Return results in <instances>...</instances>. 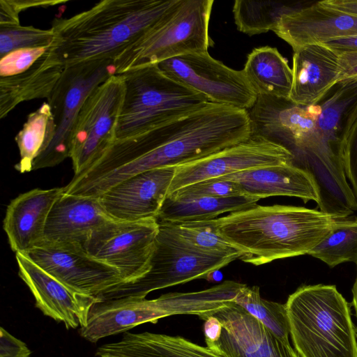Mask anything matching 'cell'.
Masks as SVG:
<instances>
[{
	"instance_id": "30",
	"label": "cell",
	"mask_w": 357,
	"mask_h": 357,
	"mask_svg": "<svg viewBox=\"0 0 357 357\" xmlns=\"http://www.w3.org/2000/svg\"><path fill=\"white\" fill-rule=\"evenodd\" d=\"M214 220L160 223L186 245L199 252L240 259L241 251L218 232Z\"/></svg>"
},
{
	"instance_id": "40",
	"label": "cell",
	"mask_w": 357,
	"mask_h": 357,
	"mask_svg": "<svg viewBox=\"0 0 357 357\" xmlns=\"http://www.w3.org/2000/svg\"><path fill=\"white\" fill-rule=\"evenodd\" d=\"M200 319L204 321V333L206 344L216 342L220 338L222 329L220 320L212 314L201 317Z\"/></svg>"
},
{
	"instance_id": "39",
	"label": "cell",
	"mask_w": 357,
	"mask_h": 357,
	"mask_svg": "<svg viewBox=\"0 0 357 357\" xmlns=\"http://www.w3.org/2000/svg\"><path fill=\"white\" fill-rule=\"evenodd\" d=\"M340 81L357 75V50L339 52Z\"/></svg>"
},
{
	"instance_id": "36",
	"label": "cell",
	"mask_w": 357,
	"mask_h": 357,
	"mask_svg": "<svg viewBox=\"0 0 357 357\" xmlns=\"http://www.w3.org/2000/svg\"><path fill=\"white\" fill-rule=\"evenodd\" d=\"M66 1L59 0H1L0 27L20 25V13L29 8H47Z\"/></svg>"
},
{
	"instance_id": "42",
	"label": "cell",
	"mask_w": 357,
	"mask_h": 357,
	"mask_svg": "<svg viewBox=\"0 0 357 357\" xmlns=\"http://www.w3.org/2000/svg\"><path fill=\"white\" fill-rule=\"evenodd\" d=\"M324 44L338 52L355 51L357 50V35L337 38Z\"/></svg>"
},
{
	"instance_id": "15",
	"label": "cell",
	"mask_w": 357,
	"mask_h": 357,
	"mask_svg": "<svg viewBox=\"0 0 357 357\" xmlns=\"http://www.w3.org/2000/svg\"><path fill=\"white\" fill-rule=\"evenodd\" d=\"M37 265L73 289L97 297L123 282L120 272L76 244L43 241L24 253Z\"/></svg>"
},
{
	"instance_id": "34",
	"label": "cell",
	"mask_w": 357,
	"mask_h": 357,
	"mask_svg": "<svg viewBox=\"0 0 357 357\" xmlns=\"http://www.w3.org/2000/svg\"><path fill=\"white\" fill-rule=\"evenodd\" d=\"M56 38L51 28L41 29L21 24L0 27V57L18 50L48 45Z\"/></svg>"
},
{
	"instance_id": "13",
	"label": "cell",
	"mask_w": 357,
	"mask_h": 357,
	"mask_svg": "<svg viewBox=\"0 0 357 357\" xmlns=\"http://www.w3.org/2000/svg\"><path fill=\"white\" fill-rule=\"evenodd\" d=\"M158 231L155 218L112 219L93 231L84 249L93 257L116 268L126 282L148 271Z\"/></svg>"
},
{
	"instance_id": "1",
	"label": "cell",
	"mask_w": 357,
	"mask_h": 357,
	"mask_svg": "<svg viewBox=\"0 0 357 357\" xmlns=\"http://www.w3.org/2000/svg\"><path fill=\"white\" fill-rule=\"evenodd\" d=\"M247 110L210 102L183 117L116 140L76 176L79 192L99 197L119 183L150 169L177 167L250 138Z\"/></svg>"
},
{
	"instance_id": "7",
	"label": "cell",
	"mask_w": 357,
	"mask_h": 357,
	"mask_svg": "<svg viewBox=\"0 0 357 357\" xmlns=\"http://www.w3.org/2000/svg\"><path fill=\"white\" fill-rule=\"evenodd\" d=\"M213 3V0H178L152 28L117 57L114 61L117 75L140 66L208 52Z\"/></svg>"
},
{
	"instance_id": "11",
	"label": "cell",
	"mask_w": 357,
	"mask_h": 357,
	"mask_svg": "<svg viewBox=\"0 0 357 357\" xmlns=\"http://www.w3.org/2000/svg\"><path fill=\"white\" fill-rule=\"evenodd\" d=\"M59 45L57 36L48 45L15 50L1 58V119L23 102L50 98L66 68Z\"/></svg>"
},
{
	"instance_id": "22",
	"label": "cell",
	"mask_w": 357,
	"mask_h": 357,
	"mask_svg": "<svg viewBox=\"0 0 357 357\" xmlns=\"http://www.w3.org/2000/svg\"><path fill=\"white\" fill-rule=\"evenodd\" d=\"M231 181L240 187L243 195L258 200L273 196L301 199L304 203L320 204L318 186L310 174L291 163L250 169L217 178Z\"/></svg>"
},
{
	"instance_id": "27",
	"label": "cell",
	"mask_w": 357,
	"mask_h": 357,
	"mask_svg": "<svg viewBox=\"0 0 357 357\" xmlns=\"http://www.w3.org/2000/svg\"><path fill=\"white\" fill-rule=\"evenodd\" d=\"M243 71L257 96L289 98L292 69L275 47L255 48L248 55Z\"/></svg>"
},
{
	"instance_id": "4",
	"label": "cell",
	"mask_w": 357,
	"mask_h": 357,
	"mask_svg": "<svg viewBox=\"0 0 357 357\" xmlns=\"http://www.w3.org/2000/svg\"><path fill=\"white\" fill-rule=\"evenodd\" d=\"M178 0H104L68 18H55L66 67L113 60L152 28Z\"/></svg>"
},
{
	"instance_id": "33",
	"label": "cell",
	"mask_w": 357,
	"mask_h": 357,
	"mask_svg": "<svg viewBox=\"0 0 357 357\" xmlns=\"http://www.w3.org/2000/svg\"><path fill=\"white\" fill-rule=\"evenodd\" d=\"M259 321L275 337L286 344L289 342V325L284 304L263 298L257 286L244 285L234 301Z\"/></svg>"
},
{
	"instance_id": "29",
	"label": "cell",
	"mask_w": 357,
	"mask_h": 357,
	"mask_svg": "<svg viewBox=\"0 0 357 357\" xmlns=\"http://www.w3.org/2000/svg\"><path fill=\"white\" fill-rule=\"evenodd\" d=\"M56 128L52 107L47 102L27 116L22 129L15 137L20 153V160L15 165L17 171L26 173L33 169L35 160L52 141Z\"/></svg>"
},
{
	"instance_id": "26",
	"label": "cell",
	"mask_w": 357,
	"mask_h": 357,
	"mask_svg": "<svg viewBox=\"0 0 357 357\" xmlns=\"http://www.w3.org/2000/svg\"><path fill=\"white\" fill-rule=\"evenodd\" d=\"M97 350L129 357H224L183 337L150 332H125L119 341Z\"/></svg>"
},
{
	"instance_id": "21",
	"label": "cell",
	"mask_w": 357,
	"mask_h": 357,
	"mask_svg": "<svg viewBox=\"0 0 357 357\" xmlns=\"http://www.w3.org/2000/svg\"><path fill=\"white\" fill-rule=\"evenodd\" d=\"M63 192V187L35 188L11 200L3 227L13 251L26 253L44 241L49 214Z\"/></svg>"
},
{
	"instance_id": "19",
	"label": "cell",
	"mask_w": 357,
	"mask_h": 357,
	"mask_svg": "<svg viewBox=\"0 0 357 357\" xmlns=\"http://www.w3.org/2000/svg\"><path fill=\"white\" fill-rule=\"evenodd\" d=\"M176 167L150 169L115 185L98 198L108 215L121 220L158 218Z\"/></svg>"
},
{
	"instance_id": "14",
	"label": "cell",
	"mask_w": 357,
	"mask_h": 357,
	"mask_svg": "<svg viewBox=\"0 0 357 357\" xmlns=\"http://www.w3.org/2000/svg\"><path fill=\"white\" fill-rule=\"evenodd\" d=\"M188 300L185 293H169L149 300L127 297L99 301L91 307L86 326L79 334L90 342L127 332L148 322L175 314H186Z\"/></svg>"
},
{
	"instance_id": "31",
	"label": "cell",
	"mask_w": 357,
	"mask_h": 357,
	"mask_svg": "<svg viewBox=\"0 0 357 357\" xmlns=\"http://www.w3.org/2000/svg\"><path fill=\"white\" fill-rule=\"evenodd\" d=\"M301 7L288 2L236 0L232 11L237 29L252 36L273 31L283 15Z\"/></svg>"
},
{
	"instance_id": "32",
	"label": "cell",
	"mask_w": 357,
	"mask_h": 357,
	"mask_svg": "<svg viewBox=\"0 0 357 357\" xmlns=\"http://www.w3.org/2000/svg\"><path fill=\"white\" fill-rule=\"evenodd\" d=\"M307 255L330 267L347 261L357 264V218H340L331 232Z\"/></svg>"
},
{
	"instance_id": "17",
	"label": "cell",
	"mask_w": 357,
	"mask_h": 357,
	"mask_svg": "<svg viewBox=\"0 0 357 357\" xmlns=\"http://www.w3.org/2000/svg\"><path fill=\"white\" fill-rule=\"evenodd\" d=\"M212 315L222 329L220 338L206 347L224 357H300L290 344L275 337L234 301Z\"/></svg>"
},
{
	"instance_id": "9",
	"label": "cell",
	"mask_w": 357,
	"mask_h": 357,
	"mask_svg": "<svg viewBox=\"0 0 357 357\" xmlns=\"http://www.w3.org/2000/svg\"><path fill=\"white\" fill-rule=\"evenodd\" d=\"M115 75L113 60L89 61L66 67L47 100L55 119V135L35 160L32 170L52 167L70 158L71 133L83 104L96 87Z\"/></svg>"
},
{
	"instance_id": "20",
	"label": "cell",
	"mask_w": 357,
	"mask_h": 357,
	"mask_svg": "<svg viewBox=\"0 0 357 357\" xmlns=\"http://www.w3.org/2000/svg\"><path fill=\"white\" fill-rule=\"evenodd\" d=\"M273 31L295 52L307 45L356 36L357 17L318 1L283 15Z\"/></svg>"
},
{
	"instance_id": "37",
	"label": "cell",
	"mask_w": 357,
	"mask_h": 357,
	"mask_svg": "<svg viewBox=\"0 0 357 357\" xmlns=\"http://www.w3.org/2000/svg\"><path fill=\"white\" fill-rule=\"evenodd\" d=\"M343 163L346 177L357 199V117L348 132L343 146Z\"/></svg>"
},
{
	"instance_id": "6",
	"label": "cell",
	"mask_w": 357,
	"mask_h": 357,
	"mask_svg": "<svg viewBox=\"0 0 357 357\" xmlns=\"http://www.w3.org/2000/svg\"><path fill=\"white\" fill-rule=\"evenodd\" d=\"M121 75L125 95L116 129V140L183 117L211 102L205 96L169 77L158 64L135 67Z\"/></svg>"
},
{
	"instance_id": "41",
	"label": "cell",
	"mask_w": 357,
	"mask_h": 357,
	"mask_svg": "<svg viewBox=\"0 0 357 357\" xmlns=\"http://www.w3.org/2000/svg\"><path fill=\"white\" fill-rule=\"evenodd\" d=\"M320 3L326 7L357 17V0H324Z\"/></svg>"
},
{
	"instance_id": "38",
	"label": "cell",
	"mask_w": 357,
	"mask_h": 357,
	"mask_svg": "<svg viewBox=\"0 0 357 357\" xmlns=\"http://www.w3.org/2000/svg\"><path fill=\"white\" fill-rule=\"evenodd\" d=\"M31 351L26 344L0 328V357H30Z\"/></svg>"
},
{
	"instance_id": "28",
	"label": "cell",
	"mask_w": 357,
	"mask_h": 357,
	"mask_svg": "<svg viewBox=\"0 0 357 357\" xmlns=\"http://www.w3.org/2000/svg\"><path fill=\"white\" fill-rule=\"evenodd\" d=\"M259 200L250 197H216L168 195L158 216L159 222H182L216 219L225 213L250 207Z\"/></svg>"
},
{
	"instance_id": "18",
	"label": "cell",
	"mask_w": 357,
	"mask_h": 357,
	"mask_svg": "<svg viewBox=\"0 0 357 357\" xmlns=\"http://www.w3.org/2000/svg\"><path fill=\"white\" fill-rule=\"evenodd\" d=\"M15 259L19 275L34 296L36 307L45 315L63 323L68 329L86 326L89 310L99 298L68 287L24 253H15Z\"/></svg>"
},
{
	"instance_id": "43",
	"label": "cell",
	"mask_w": 357,
	"mask_h": 357,
	"mask_svg": "<svg viewBox=\"0 0 357 357\" xmlns=\"http://www.w3.org/2000/svg\"><path fill=\"white\" fill-rule=\"evenodd\" d=\"M357 265V264H356ZM353 305L357 317V275L352 287Z\"/></svg>"
},
{
	"instance_id": "5",
	"label": "cell",
	"mask_w": 357,
	"mask_h": 357,
	"mask_svg": "<svg viewBox=\"0 0 357 357\" xmlns=\"http://www.w3.org/2000/svg\"><path fill=\"white\" fill-rule=\"evenodd\" d=\"M284 305L300 357H357L349 305L335 286H301Z\"/></svg>"
},
{
	"instance_id": "35",
	"label": "cell",
	"mask_w": 357,
	"mask_h": 357,
	"mask_svg": "<svg viewBox=\"0 0 357 357\" xmlns=\"http://www.w3.org/2000/svg\"><path fill=\"white\" fill-rule=\"evenodd\" d=\"M169 195L176 197L205 195L216 197H235L245 196L236 183L218 179L195 183L183 187Z\"/></svg>"
},
{
	"instance_id": "8",
	"label": "cell",
	"mask_w": 357,
	"mask_h": 357,
	"mask_svg": "<svg viewBox=\"0 0 357 357\" xmlns=\"http://www.w3.org/2000/svg\"><path fill=\"white\" fill-rule=\"evenodd\" d=\"M159 223L148 271L139 278L111 287L97 296L100 301L146 298L150 292L206 278L237 259L206 255L186 245Z\"/></svg>"
},
{
	"instance_id": "23",
	"label": "cell",
	"mask_w": 357,
	"mask_h": 357,
	"mask_svg": "<svg viewBox=\"0 0 357 357\" xmlns=\"http://www.w3.org/2000/svg\"><path fill=\"white\" fill-rule=\"evenodd\" d=\"M339 54L324 43L307 45L294 52L289 98L304 107L317 104L340 81Z\"/></svg>"
},
{
	"instance_id": "2",
	"label": "cell",
	"mask_w": 357,
	"mask_h": 357,
	"mask_svg": "<svg viewBox=\"0 0 357 357\" xmlns=\"http://www.w3.org/2000/svg\"><path fill=\"white\" fill-rule=\"evenodd\" d=\"M248 112L251 135L284 147L293 156L291 164L314 178L320 193L319 210L338 218L357 211L343 160L321 137L312 105L304 107L289 98L259 95Z\"/></svg>"
},
{
	"instance_id": "25",
	"label": "cell",
	"mask_w": 357,
	"mask_h": 357,
	"mask_svg": "<svg viewBox=\"0 0 357 357\" xmlns=\"http://www.w3.org/2000/svg\"><path fill=\"white\" fill-rule=\"evenodd\" d=\"M312 106L321 137L343 160L344 143L357 117V75L337 82Z\"/></svg>"
},
{
	"instance_id": "12",
	"label": "cell",
	"mask_w": 357,
	"mask_h": 357,
	"mask_svg": "<svg viewBox=\"0 0 357 357\" xmlns=\"http://www.w3.org/2000/svg\"><path fill=\"white\" fill-rule=\"evenodd\" d=\"M169 77L205 96L211 102L248 110L257 94L243 70L232 69L208 52L174 57L158 64Z\"/></svg>"
},
{
	"instance_id": "24",
	"label": "cell",
	"mask_w": 357,
	"mask_h": 357,
	"mask_svg": "<svg viewBox=\"0 0 357 357\" xmlns=\"http://www.w3.org/2000/svg\"><path fill=\"white\" fill-rule=\"evenodd\" d=\"M112 219L98 197L63 192L49 214L44 241L84 248L93 231Z\"/></svg>"
},
{
	"instance_id": "16",
	"label": "cell",
	"mask_w": 357,
	"mask_h": 357,
	"mask_svg": "<svg viewBox=\"0 0 357 357\" xmlns=\"http://www.w3.org/2000/svg\"><path fill=\"white\" fill-rule=\"evenodd\" d=\"M284 147L250 135L248 139L199 160L177 166L168 195L190 184L250 169L292 162Z\"/></svg>"
},
{
	"instance_id": "44",
	"label": "cell",
	"mask_w": 357,
	"mask_h": 357,
	"mask_svg": "<svg viewBox=\"0 0 357 357\" xmlns=\"http://www.w3.org/2000/svg\"><path fill=\"white\" fill-rule=\"evenodd\" d=\"M96 357H129L123 355L116 354H109L100 351L99 350L96 351Z\"/></svg>"
},
{
	"instance_id": "10",
	"label": "cell",
	"mask_w": 357,
	"mask_h": 357,
	"mask_svg": "<svg viewBox=\"0 0 357 357\" xmlns=\"http://www.w3.org/2000/svg\"><path fill=\"white\" fill-rule=\"evenodd\" d=\"M125 95L121 75L96 87L86 99L70 137L74 175L98 160L116 142V129Z\"/></svg>"
},
{
	"instance_id": "3",
	"label": "cell",
	"mask_w": 357,
	"mask_h": 357,
	"mask_svg": "<svg viewBox=\"0 0 357 357\" xmlns=\"http://www.w3.org/2000/svg\"><path fill=\"white\" fill-rule=\"evenodd\" d=\"M339 218L302 206L256 204L214 221L218 232L241 251L240 259L259 266L307 255Z\"/></svg>"
}]
</instances>
